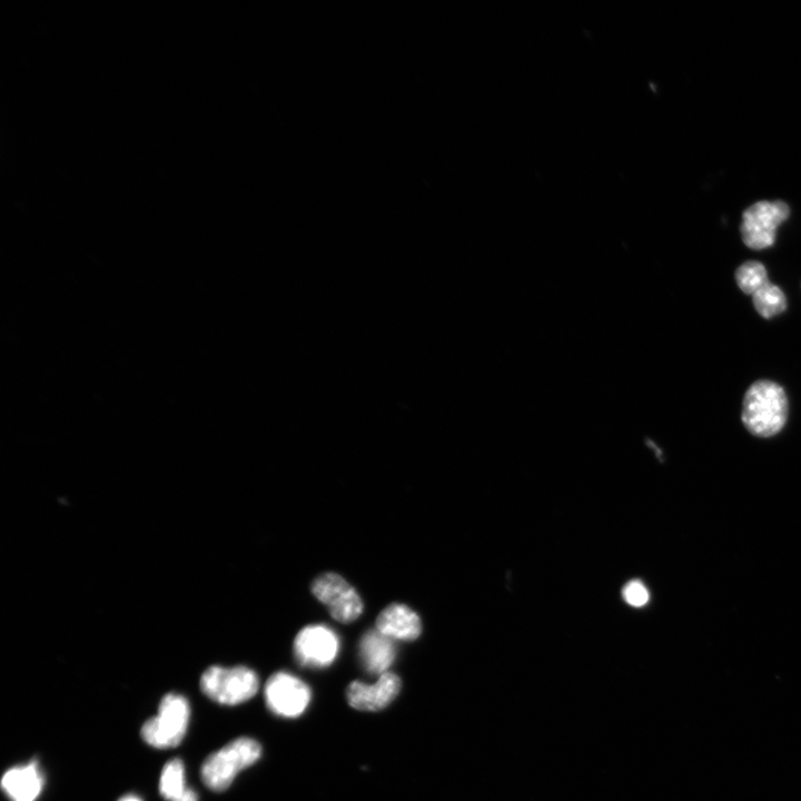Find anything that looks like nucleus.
<instances>
[{
    "instance_id": "6e6552de",
    "label": "nucleus",
    "mask_w": 801,
    "mask_h": 801,
    "mask_svg": "<svg viewBox=\"0 0 801 801\" xmlns=\"http://www.w3.org/2000/svg\"><path fill=\"white\" fill-rule=\"evenodd\" d=\"M339 640L326 625H308L301 629L294 641L297 661L305 666H328L337 656Z\"/></svg>"
},
{
    "instance_id": "2eb2a0df",
    "label": "nucleus",
    "mask_w": 801,
    "mask_h": 801,
    "mask_svg": "<svg viewBox=\"0 0 801 801\" xmlns=\"http://www.w3.org/2000/svg\"><path fill=\"white\" fill-rule=\"evenodd\" d=\"M735 280L739 288L746 295L754 294L769 283L764 265L756 260H748L740 265L735 270Z\"/></svg>"
},
{
    "instance_id": "7ed1b4c3",
    "label": "nucleus",
    "mask_w": 801,
    "mask_h": 801,
    "mask_svg": "<svg viewBox=\"0 0 801 801\" xmlns=\"http://www.w3.org/2000/svg\"><path fill=\"white\" fill-rule=\"evenodd\" d=\"M257 674L246 666L208 668L200 678L201 691L211 700L227 705L251 699L258 690Z\"/></svg>"
},
{
    "instance_id": "f257e3e1",
    "label": "nucleus",
    "mask_w": 801,
    "mask_h": 801,
    "mask_svg": "<svg viewBox=\"0 0 801 801\" xmlns=\"http://www.w3.org/2000/svg\"><path fill=\"white\" fill-rule=\"evenodd\" d=\"M788 413V398L778 383L760 379L746 389L741 419L752 435L770 437L778 434L787 422Z\"/></svg>"
},
{
    "instance_id": "9b49d317",
    "label": "nucleus",
    "mask_w": 801,
    "mask_h": 801,
    "mask_svg": "<svg viewBox=\"0 0 801 801\" xmlns=\"http://www.w3.org/2000/svg\"><path fill=\"white\" fill-rule=\"evenodd\" d=\"M1 787L12 801H34L43 787L37 761L9 769L2 777Z\"/></svg>"
},
{
    "instance_id": "0eeeda50",
    "label": "nucleus",
    "mask_w": 801,
    "mask_h": 801,
    "mask_svg": "<svg viewBox=\"0 0 801 801\" xmlns=\"http://www.w3.org/2000/svg\"><path fill=\"white\" fill-rule=\"evenodd\" d=\"M310 695L307 684L287 672L273 674L265 688L267 706L284 718L300 715L309 704Z\"/></svg>"
},
{
    "instance_id": "1a4fd4ad",
    "label": "nucleus",
    "mask_w": 801,
    "mask_h": 801,
    "mask_svg": "<svg viewBox=\"0 0 801 801\" xmlns=\"http://www.w3.org/2000/svg\"><path fill=\"white\" fill-rule=\"evenodd\" d=\"M399 689V678L392 672H386L379 675L374 684L352 682L347 689V700L357 710L378 711L396 698Z\"/></svg>"
},
{
    "instance_id": "ddd939ff",
    "label": "nucleus",
    "mask_w": 801,
    "mask_h": 801,
    "mask_svg": "<svg viewBox=\"0 0 801 801\" xmlns=\"http://www.w3.org/2000/svg\"><path fill=\"white\" fill-rule=\"evenodd\" d=\"M159 791L167 801H198L196 792L185 787V769L180 759H172L165 764Z\"/></svg>"
},
{
    "instance_id": "dca6fc26",
    "label": "nucleus",
    "mask_w": 801,
    "mask_h": 801,
    "mask_svg": "<svg viewBox=\"0 0 801 801\" xmlns=\"http://www.w3.org/2000/svg\"><path fill=\"white\" fill-rule=\"evenodd\" d=\"M624 601L634 607L644 606L650 599L646 586L639 580H632L625 584L622 591Z\"/></svg>"
},
{
    "instance_id": "423d86ee",
    "label": "nucleus",
    "mask_w": 801,
    "mask_h": 801,
    "mask_svg": "<svg viewBox=\"0 0 801 801\" xmlns=\"http://www.w3.org/2000/svg\"><path fill=\"white\" fill-rule=\"evenodd\" d=\"M312 592L338 622L349 623L362 614L363 602L359 595L338 574L324 573L317 576L312 584Z\"/></svg>"
},
{
    "instance_id": "39448f33",
    "label": "nucleus",
    "mask_w": 801,
    "mask_h": 801,
    "mask_svg": "<svg viewBox=\"0 0 801 801\" xmlns=\"http://www.w3.org/2000/svg\"><path fill=\"white\" fill-rule=\"evenodd\" d=\"M789 215L790 208L783 200H760L749 206L742 214L740 226L744 245L753 250L772 246L777 228Z\"/></svg>"
},
{
    "instance_id": "20e7f679",
    "label": "nucleus",
    "mask_w": 801,
    "mask_h": 801,
    "mask_svg": "<svg viewBox=\"0 0 801 801\" xmlns=\"http://www.w3.org/2000/svg\"><path fill=\"white\" fill-rule=\"evenodd\" d=\"M188 721V701L180 694L169 693L162 698L158 715L142 725V739L155 748L176 746L186 734Z\"/></svg>"
},
{
    "instance_id": "4468645a",
    "label": "nucleus",
    "mask_w": 801,
    "mask_h": 801,
    "mask_svg": "<svg viewBox=\"0 0 801 801\" xmlns=\"http://www.w3.org/2000/svg\"><path fill=\"white\" fill-rule=\"evenodd\" d=\"M752 303L755 310L767 319L783 313L787 308L784 293L770 281L752 294Z\"/></svg>"
},
{
    "instance_id": "f03ea898",
    "label": "nucleus",
    "mask_w": 801,
    "mask_h": 801,
    "mask_svg": "<svg viewBox=\"0 0 801 801\" xmlns=\"http://www.w3.org/2000/svg\"><path fill=\"white\" fill-rule=\"evenodd\" d=\"M261 754L259 743L250 738H238L210 754L201 765L204 783L212 791L226 790L235 777L255 763Z\"/></svg>"
},
{
    "instance_id": "f8f14e48",
    "label": "nucleus",
    "mask_w": 801,
    "mask_h": 801,
    "mask_svg": "<svg viewBox=\"0 0 801 801\" xmlns=\"http://www.w3.org/2000/svg\"><path fill=\"white\" fill-rule=\"evenodd\" d=\"M393 640L380 633L377 629L367 631L359 642V657L363 666L372 674L388 672L395 659Z\"/></svg>"
},
{
    "instance_id": "f3484780",
    "label": "nucleus",
    "mask_w": 801,
    "mask_h": 801,
    "mask_svg": "<svg viewBox=\"0 0 801 801\" xmlns=\"http://www.w3.org/2000/svg\"><path fill=\"white\" fill-rule=\"evenodd\" d=\"M118 801H141L137 795L128 794L119 799Z\"/></svg>"
},
{
    "instance_id": "9d476101",
    "label": "nucleus",
    "mask_w": 801,
    "mask_h": 801,
    "mask_svg": "<svg viewBox=\"0 0 801 801\" xmlns=\"http://www.w3.org/2000/svg\"><path fill=\"white\" fill-rule=\"evenodd\" d=\"M376 629L389 639L413 641L422 631L419 616L408 606L389 604L376 620Z\"/></svg>"
}]
</instances>
